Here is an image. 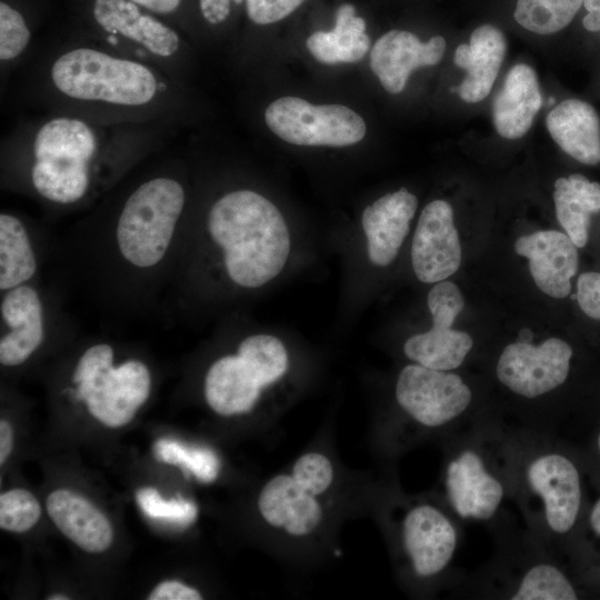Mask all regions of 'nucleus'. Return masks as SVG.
Listing matches in <instances>:
<instances>
[{
    "mask_svg": "<svg viewBox=\"0 0 600 600\" xmlns=\"http://www.w3.org/2000/svg\"><path fill=\"white\" fill-rule=\"evenodd\" d=\"M482 442L476 439L459 442L446 464V494L454 514L462 519H492L507 492L513 491L511 461L502 472Z\"/></svg>",
    "mask_w": 600,
    "mask_h": 600,
    "instance_id": "nucleus-8",
    "label": "nucleus"
},
{
    "mask_svg": "<svg viewBox=\"0 0 600 600\" xmlns=\"http://www.w3.org/2000/svg\"><path fill=\"white\" fill-rule=\"evenodd\" d=\"M258 509L268 524L293 537L310 534L322 519L317 496L303 488L291 473L277 474L263 486Z\"/></svg>",
    "mask_w": 600,
    "mask_h": 600,
    "instance_id": "nucleus-19",
    "label": "nucleus"
},
{
    "mask_svg": "<svg viewBox=\"0 0 600 600\" xmlns=\"http://www.w3.org/2000/svg\"><path fill=\"white\" fill-rule=\"evenodd\" d=\"M553 201L559 223L578 248L588 242L590 217L600 211V183L580 173L556 180Z\"/></svg>",
    "mask_w": 600,
    "mask_h": 600,
    "instance_id": "nucleus-25",
    "label": "nucleus"
},
{
    "mask_svg": "<svg viewBox=\"0 0 600 600\" xmlns=\"http://www.w3.org/2000/svg\"><path fill=\"white\" fill-rule=\"evenodd\" d=\"M41 508L32 493L12 489L0 496V527L12 532H26L40 519Z\"/></svg>",
    "mask_w": 600,
    "mask_h": 600,
    "instance_id": "nucleus-29",
    "label": "nucleus"
},
{
    "mask_svg": "<svg viewBox=\"0 0 600 600\" xmlns=\"http://www.w3.org/2000/svg\"><path fill=\"white\" fill-rule=\"evenodd\" d=\"M584 0H517L513 17L524 29L542 36L568 27Z\"/></svg>",
    "mask_w": 600,
    "mask_h": 600,
    "instance_id": "nucleus-28",
    "label": "nucleus"
},
{
    "mask_svg": "<svg viewBox=\"0 0 600 600\" xmlns=\"http://www.w3.org/2000/svg\"><path fill=\"white\" fill-rule=\"evenodd\" d=\"M307 48L322 63L357 62L370 48L366 22L356 16L353 6L341 4L336 12L334 28L312 33L307 39Z\"/></svg>",
    "mask_w": 600,
    "mask_h": 600,
    "instance_id": "nucleus-26",
    "label": "nucleus"
},
{
    "mask_svg": "<svg viewBox=\"0 0 600 600\" xmlns=\"http://www.w3.org/2000/svg\"><path fill=\"white\" fill-rule=\"evenodd\" d=\"M417 208V197L406 188L386 193L364 208L361 228L367 258L372 266L384 268L394 261Z\"/></svg>",
    "mask_w": 600,
    "mask_h": 600,
    "instance_id": "nucleus-16",
    "label": "nucleus"
},
{
    "mask_svg": "<svg viewBox=\"0 0 600 600\" xmlns=\"http://www.w3.org/2000/svg\"><path fill=\"white\" fill-rule=\"evenodd\" d=\"M583 8L587 13L582 18V26L590 32L600 31V0H584Z\"/></svg>",
    "mask_w": 600,
    "mask_h": 600,
    "instance_id": "nucleus-37",
    "label": "nucleus"
},
{
    "mask_svg": "<svg viewBox=\"0 0 600 600\" xmlns=\"http://www.w3.org/2000/svg\"><path fill=\"white\" fill-rule=\"evenodd\" d=\"M243 1H246V0H232V2L236 3V4H241Z\"/></svg>",
    "mask_w": 600,
    "mask_h": 600,
    "instance_id": "nucleus-42",
    "label": "nucleus"
},
{
    "mask_svg": "<svg viewBox=\"0 0 600 600\" xmlns=\"http://www.w3.org/2000/svg\"><path fill=\"white\" fill-rule=\"evenodd\" d=\"M597 444H598V448H599V451H600V432L598 434Z\"/></svg>",
    "mask_w": 600,
    "mask_h": 600,
    "instance_id": "nucleus-43",
    "label": "nucleus"
},
{
    "mask_svg": "<svg viewBox=\"0 0 600 600\" xmlns=\"http://www.w3.org/2000/svg\"><path fill=\"white\" fill-rule=\"evenodd\" d=\"M401 543L414 576L431 579L441 574L453 559L457 527L442 509L418 503L402 518Z\"/></svg>",
    "mask_w": 600,
    "mask_h": 600,
    "instance_id": "nucleus-13",
    "label": "nucleus"
},
{
    "mask_svg": "<svg viewBox=\"0 0 600 600\" xmlns=\"http://www.w3.org/2000/svg\"><path fill=\"white\" fill-rule=\"evenodd\" d=\"M49 600H68L70 599L68 596L66 594H52L50 597H48Z\"/></svg>",
    "mask_w": 600,
    "mask_h": 600,
    "instance_id": "nucleus-41",
    "label": "nucleus"
},
{
    "mask_svg": "<svg viewBox=\"0 0 600 600\" xmlns=\"http://www.w3.org/2000/svg\"><path fill=\"white\" fill-rule=\"evenodd\" d=\"M541 106L542 94L536 71L527 63L514 64L492 102L496 131L509 140L523 137Z\"/></svg>",
    "mask_w": 600,
    "mask_h": 600,
    "instance_id": "nucleus-22",
    "label": "nucleus"
},
{
    "mask_svg": "<svg viewBox=\"0 0 600 600\" xmlns=\"http://www.w3.org/2000/svg\"><path fill=\"white\" fill-rule=\"evenodd\" d=\"M30 41V30L19 11L6 2L0 3V59L13 60Z\"/></svg>",
    "mask_w": 600,
    "mask_h": 600,
    "instance_id": "nucleus-31",
    "label": "nucleus"
},
{
    "mask_svg": "<svg viewBox=\"0 0 600 600\" xmlns=\"http://www.w3.org/2000/svg\"><path fill=\"white\" fill-rule=\"evenodd\" d=\"M590 524L592 530L600 536V499L593 506L590 513Z\"/></svg>",
    "mask_w": 600,
    "mask_h": 600,
    "instance_id": "nucleus-40",
    "label": "nucleus"
},
{
    "mask_svg": "<svg viewBox=\"0 0 600 600\" xmlns=\"http://www.w3.org/2000/svg\"><path fill=\"white\" fill-rule=\"evenodd\" d=\"M511 452L514 489H521L523 507L532 518L533 529L550 543L551 537L569 533L581 507L580 476L576 464L550 444L528 454Z\"/></svg>",
    "mask_w": 600,
    "mask_h": 600,
    "instance_id": "nucleus-5",
    "label": "nucleus"
},
{
    "mask_svg": "<svg viewBox=\"0 0 600 600\" xmlns=\"http://www.w3.org/2000/svg\"><path fill=\"white\" fill-rule=\"evenodd\" d=\"M93 17L107 32L119 34L158 57L173 56L180 44L174 30L141 12L130 0H96Z\"/></svg>",
    "mask_w": 600,
    "mask_h": 600,
    "instance_id": "nucleus-21",
    "label": "nucleus"
},
{
    "mask_svg": "<svg viewBox=\"0 0 600 600\" xmlns=\"http://www.w3.org/2000/svg\"><path fill=\"white\" fill-rule=\"evenodd\" d=\"M572 354L571 346L556 337L539 344L516 341L501 351L496 377L514 396L537 400L567 381Z\"/></svg>",
    "mask_w": 600,
    "mask_h": 600,
    "instance_id": "nucleus-12",
    "label": "nucleus"
},
{
    "mask_svg": "<svg viewBox=\"0 0 600 600\" xmlns=\"http://www.w3.org/2000/svg\"><path fill=\"white\" fill-rule=\"evenodd\" d=\"M304 0H246L250 20L257 24H269L292 13Z\"/></svg>",
    "mask_w": 600,
    "mask_h": 600,
    "instance_id": "nucleus-33",
    "label": "nucleus"
},
{
    "mask_svg": "<svg viewBox=\"0 0 600 600\" xmlns=\"http://www.w3.org/2000/svg\"><path fill=\"white\" fill-rule=\"evenodd\" d=\"M201 593L176 580L159 583L148 596V600H200Z\"/></svg>",
    "mask_w": 600,
    "mask_h": 600,
    "instance_id": "nucleus-35",
    "label": "nucleus"
},
{
    "mask_svg": "<svg viewBox=\"0 0 600 600\" xmlns=\"http://www.w3.org/2000/svg\"><path fill=\"white\" fill-rule=\"evenodd\" d=\"M188 220L182 179L169 172L148 176L112 208L53 239L56 283L116 322L162 310Z\"/></svg>",
    "mask_w": 600,
    "mask_h": 600,
    "instance_id": "nucleus-1",
    "label": "nucleus"
},
{
    "mask_svg": "<svg viewBox=\"0 0 600 600\" xmlns=\"http://www.w3.org/2000/svg\"><path fill=\"white\" fill-rule=\"evenodd\" d=\"M231 1L232 0H199L201 13L203 18L212 24L223 22L229 17Z\"/></svg>",
    "mask_w": 600,
    "mask_h": 600,
    "instance_id": "nucleus-36",
    "label": "nucleus"
},
{
    "mask_svg": "<svg viewBox=\"0 0 600 600\" xmlns=\"http://www.w3.org/2000/svg\"><path fill=\"white\" fill-rule=\"evenodd\" d=\"M446 40L434 36L422 42L414 33L390 30L382 34L370 52V68L386 91L400 93L412 71L438 64L446 52Z\"/></svg>",
    "mask_w": 600,
    "mask_h": 600,
    "instance_id": "nucleus-17",
    "label": "nucleus"
},
{
    "mask_svg": "<svg viewBox=\"0 0 600 600\" xmlns=\"http://www.w3.org/2000/svg\"><path fill=\"white\" fill-rule=\"evenodd\" d=\"M461 263V244L449 202L436 199L421 211L411 242V266L424 283L447 280Z\"/></svg>",
    "mask_w": 600,
    "mask_h": 600,
    "instance_id": "nucleus-14",
    "label": "nucleus"
},
{
    "mask_svg": "<svg viewBox=\"0 0 600 600\" xmlns=\"http://www.w3.org/2000/svg\"><path fill=\"white\" fill-rule=\"evenodd\" d=\"M291 252L290 228L271 200L248 188L226 191L202 217H189L161 311L191 320L260 291L283 272Z\"/></svg>",
    "mask_w": 600,
    "mask_h": 600,
    "instance_id": "nucleus-2",
    "label": "nucleus"
},
{
    "mask_svg": "<svg viewBox=\"0 0 600 600\" xmlns=\"http://www.w3.org/2000/svg\"><path fill=\"white\" fill-rule=\"evenodd\" d=\"M137 502L150 518L191 522L197 516L194 504L187 501H166L153 488H143L137 493Z\"/></svg>",
    "mask_w": 600,
    "mask_h": 600,
    "instance_id": "nucleus-32",
    "label": "nucleus"
},
{
    "mask_svg": "<svg viewBox=\"0 0 600 600\" xmlns=\"http://www.w3.org/2000/svg\"><path fill=\"white\" fill-rule=\"evenodd\" d=\"M394 397L399 408L427 429L457 426L472 402V391L461 376L414 362L400 370Z\"/></svg>",
    "mask_w": 600,
    "mask_h": 600,
    "instance_id": "nucleus-10",
    "label": "nucleus"
},
{
    "mask_svg": "<svg viewBox=\"0 0 600 600\" xmlns=\"http://www.w3.org/2000/svg\"><path fill=\"white\" fill-rule=\"evenodd\" d=\"M431 313L430 329L409 337L403 344L404 356L412 362L441 371L458 369L471 351L473 340L452 324L464 307L459 287L449 280L433 283L427 297Z\"/></svg>",
    "mask_w": 600,
    "mask_h": 600,
    "instance_id": "nucleus-11",
    "label": "nucleus"
},
{
    "mask_svg": "<svg viewBox=\"0 0 600 600\" xmlns=\"http://www.w3.org/2000/svg\"><path fill=\"white\" fill-rule=\"evenodd\" d=\"M0 363L6 368L23 364L52 336L78 329L66 310L64 293L42 279L0 292Z\"/></svg>",
    "mask_w": 600,
    "mask_h": 600,
    "instance_id": "nucleus-7",
    "label": "nucleus"
},
{
    "mask_svg": "<svg viewBox=\"0 0 600 600\" xmlns=\"http://www.w3.org/2000/svg\"><path fill=\"white\" fill-rule=\"evenodd\" d=\"M268 128L296 146L346 147L358 143L367 131L364 120L342 104H312L301 98L283 97L264 111Z\"/></svg>",
    "mask_w": 600,
    "mask_h": 600,
    "instance_id": "nucleus-9",
    "label": "nucleus"
},
{
    "mask_svg": "<svg viewBox=\"0 0 600 600\" xmlns=\"http://www.w3.org/2000/svg\"><path fill=\"white\" fill-rule=\"evenodd\" d=\"M50 76L61 93L81 101L138 107L152 101L159 90L158 79L147 66L91 48L59 56Z\"/></svg>",
    "mask_w": 600,
    "mask_h": 600,
    "instance_id": "nucleus-6",
    "label": "nucleus"
},
{
    "mask_svg": "<svg viewBox=\"0 0 600 600\" xmlns=\"http://www.w3.org/2000/svg\"><path fill=\"white\" fill-rule=\"evenodd\" d=\"M577 248L567 233L556 230L536 231L514 243L516 252L529 260L536 286L556 299L566 298L571 291V278L579 267Z\"/></svg>",
    "mask_w": 600,
    "mask_h": 600,
    "instance_id": "nucleus-18",
    "label": "nucleus"
},
{
    "mask_svg": "<svg viewBox=\"0 0 600 600\" xmlns=\"http://www.w3.org/2000/svg\"><path fill=\"white\" fill-rule=\"evenodd\" d=\"M546 126L553 141L577 161L600 162V120L596 109L580 99H566L550 110Z\"/></svg>",
    "mask_w": 600,
    "mask_h": 600,
    "instance_id": "nucleus-24",
    "label": "nucleus"
},
{
    "mask_svg": "<svg viewBox=\"0 0 600 600\" xmlns=\"http://www.w3.org/2000/svg\"><path fill=\"white\" fill-rule=\"evenodd\" d=\"M98 157L92 127L77 118H53L36 133L23 184L53 212L77 209L107 184Z\"/></svg>",
    "mask_w": 600,
    "mask_h": 600,
    "instance_id": "nucleus-3",
    "label": "nucleus"
},
{
    "mask_svg": "<svg viewBox=\"0 0 600 600\" xmlns=\"http://www.w3.org/2000/svg\"><path fill=\"white\" fill-rule=\"evenodd\" d=\"M46 507L58 529L84 551L100 553L111 546L109 520L83 497L58 489L48 496Z\"/></svg>",
    "mask_w": 600,
    "mask_h": 600,
    "instance_id": "nucleus-23",
    "label": "nucleus"
},
{
    "mask_svg": "<svg viewBox=\"0 0 600 600\" xmlns=\"http://www.w3.org/2000/svg\"><path fill=\"white\" fill-rule=\"evenodd\" d=\"M507 52L503 32L492 26L476 28L469 43L459 44L454 52V64L467 71L458 86L459 97L469 103L480 102L491 92Z\"/></svg>",
    "mask_w": 600,
    "mask_h": 600,
    "instance_id": "nucleus-20",
    "label": "nucleus"
},
{
    "mask_svg": "<svg viewBox=\"0 0 600 600\" xmlns=\"http://www.w3.org/2000/svg\"><path fill=\"white\" fill-rule=\"evenodd\" d=\"M291 476L309 492L318 497L331 487L334 470L327 456L319 452H308L296 460Z\"/></svg>",
    "mask_w": 600,
    "mask_h": 600,
    "instance_id": "nucleus-30",
    "label": "nucleus"
},
{
    "mask_svg": "<svg viewBox=\"0 0 600 600\" xmlns=\"http://www.w3.org/2000/svg\"><path fill=\"white\" fill-rule=\"evenodd\" d=\"M577 300L590 318L600 320V272H584L577 282Z\"/></svg>",
    "mask_w": 600,
    "mask_h": 600,
    "instance_id": "nucleus-34",
    "label": "nucleus"
},
{
    "mask_svg": "<svg viewBox=\"0 0 600 600\" xmlns=\"http://www.w3.org/2000/svg\"><path fill=\"white\" fill-rule=\"evenodd\" d=\"M289 367V351L279 337L268 332L243 334L233 352L218 357L207 369L204 400L223 417L248 413Z\"/></svg>",
    "mask_w": 600,
    "mask_h": 600,
    "instance_id": "nucleus-4",
    "label": "nucleus"
},
{
    "mask_svg": "<svg viewBox=\"0 0 600 600\" xmlns=\"http://www.w3.org/2000/svg\"><path fill=\"white\" fill-rule=\"evenodd\" d=\"M150 11L158 13H170L174 11L181 0H130Z\"/></svg>",
    "mask_w": 600,
    "mask_h": 600,
    "instance_id": "nucleus-39",
    "label": "nucleus"
},
{
    "mask_svg": "<svg viewBox=\"0 0 600 600\" xmlns=\"http://www.w3.org/2000/svg\"><path fill=\"white\" fill-rule=\"evenodd\" d=\"M13 446V430L9 421H0V466H3Z\"/></svg>",
    "mask_w": 600,
    "mask_h": 600,
    "instance_id": "nucleus-38",
    "label": "nucleus"
},
{
    "mask_svg": "<svg viewBox=\"0 0 600 600\" xmlns=\"http://www.w3.org/2000/svg\"><path fill=\"white\" fill-rule=\"evenodd\" d=\"M512 600H576L578 594L567 576L550 561L526 568L508 597Z\"/></svg>",
    "mask_w": 600,
    "mask_h": 600,
    "instance_id": "nucleus-27",
    "label": "nucleus"
},
{
    "mask_svg": "<svg viewBox=\"0 0 600 600\" xmlns=\"http://www.w3.org/2000/svg\"><path fill=\"white\" fill-rule=\"evenodd\" d=\"M53 239L22 217L0 213V292L42 279Z\"/></svg>",
    "mask_w": 600,
    "mask_h": 600,
    "instance_id": "nucleus-15",
    "label": "nucleus"
}]
</instances>
